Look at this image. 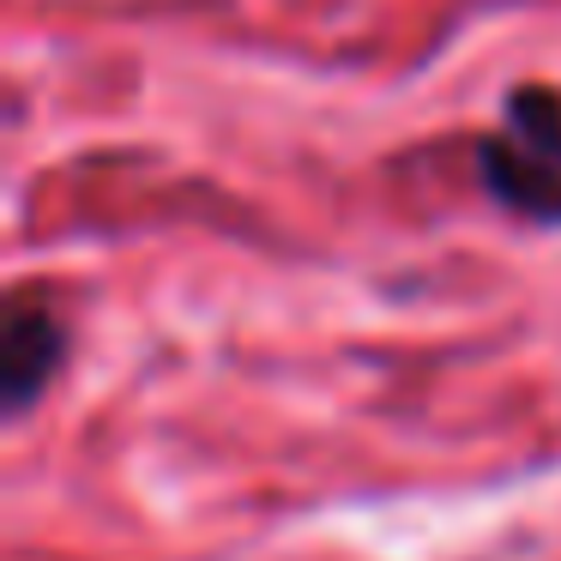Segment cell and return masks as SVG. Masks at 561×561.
Instances as JSON below:
<instances>
[{
    "instance_id": "obj_2",
    "label": "cell",
    "mask_w": 561,
    "mask_h": 561,
    "mask_svg": "<svg viewBox=\"0 0 561 561\" xmlns=\"http://www.w3.org/2000/svg\"><path fill=\"white\" fill-rule=\"evenodd\" d=\"M61 363V327H55L49 308L37 302H13L7 308V327H0V392L7 404H31V392L55 375Z\"/></svg>"
},
{
    "instance_id": "obj_3",
    "label": "cell",
    "mask_w": 561,
    "mask_h": 561,
    "mask_svg": "<svg viewBox=\"0 0 561 561\" xmlns=\"http://www.w3.org/2000/svg\"><path fill=\"white\" fill-rule=\"evenodd\" d=\"M507 134L561 163V98L549 85H513L507 91Z\"/></svg>"
},
{
    "instance_id": "obj_1",
    "label": "cell",
    "mask_w": 561,
    "mask_h": 561,
    "mask_svg": "<svg viewBox=\"0 0 561 561\" xmlns=\"http://www.w3.org/2000/svg\"><path fill=\"white\" fill-rule=\"evenodd\" d=\"M477 175L507 211L537 224H561V163L531 151L513 134H489L477 146Z\"/></svg>"
}]
</instances>
